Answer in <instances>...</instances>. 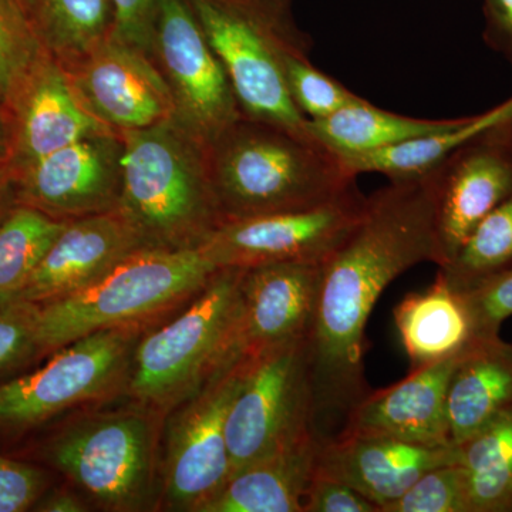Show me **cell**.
<instances>
[{"label": "cell", "instance_id": "10", "mask_svg": "<svg viewBox=\"0 0 512 512\" xmlns=\"http://www.w3.org/2000/svg\"><path fill=\"white\" fill-rule=\"evenodd\" d=\"M66 476L114 510L146 504L153 477V430L137 413L109 414L77 423L50 448Z\"/></svg>", "mask_w": 512, "mask_h": 512}, {"label": "cell", "instance_id": "26", "mask_svg": "<svg viewBox=\"0 0 512 512\" xmlns=\"http://www.w3.org/2000/svg\"><path fill=\"white\" fill-rule=\"evenodd\" d=\"M457 447L470 512H512V409Z\"/></svg>", "mask_w": 512, "mask_h": 512}, {"label": "cell", "instance_id": "33", "mask_svg": "<svg viewBox=\"0 0 512 512\" xmlns=\"http://www.w3.org/2000/svg\"><path fill=\"white\" fill-rule=\"evenodd\" d=\"M460 293L473 319L477 339L500 335L501 326L512 316V269Z\"/></svg>", "mask_w": 512, "mask_h": 512}, {"label": "cell", "instance_id": "29", "mask_svg": "<svg viewBox=\"0 0 512 512\" xmlns=\"http://www.w3.org/2000/svg\"><path fill=\"white\" fill-rule=\"evenodd\" d=\"M512 269V192L495 207L439 275L456 292Z\"/></svg>", "mask_w": 512, "mask_h": 512}, {"label": "cell", "instance_id": "1", "mask_svg": "<svg viewBox=\"0 0 512 512\" xmlns=\"http://www.w3.org/2000/svg\"><path fill=\"white\" fill-rule=\"evenodd\" d=\"M421 262L440 264L431 174L390 181L367 197L352 234L323 262L306 336L320 439L335 437L338 424L342 430L372 392L365 376L367 320L384 289Z\"/></svg>", "mask_w": 512, "mask_h": 512}, {"label": "cell", "instance_id": "8", "mask_svg": "<svg viewBox=\"0 0 512 512\" xmlns=\"http://www.w3.org/2000/svg\"><path fill=\"white\" fill-rule=\"evenodd\" d=\"M150 55L174 103V123L202 146L242 117L224 66L187 0H154Z\"/></svg>", "mask_w": 512, "mask_h": 512}, {"label": "cell", "instance_id": "40", "mask_svg": "<svg viewBox=\"0 0 512 512\" xmlns=\"http://www.w3.org/2000/svg\"><path fill=\"white\" fill-rule=\"evenodd\" d=\"M9 157V130L5 117L0 113V164H5Z\"/></svg>", "mask_w": 512, "mask_h": 512}, {"label": "cell", "instance_id": "39", "mask_svg": "<svg viewBox=\"0 0 512 512\" xmlns=\"http://www.w3.org/2000/svg\"><path fill=\"white\" fill-rule=\"evenodd\" d=\"M39 511L46 512H83L87 511L86 505L77 495L70 491L60 490L50 494L46 500L39 504Z\"/></svg>", "mask_w": 512, "mask_h": 512}, {"label": "cell", "instance_id": "22", "mask_svg": "<svg viewBox=\"0 0 512 512\" xmlns=\"http://www.w3.org/2000/svg\"><path fill=\"white\" fill-rule=\"evenodd\" d=\"M322 439L311 434L235 471L201 512H303Z\"/></svg>", "mask_w": 512, "mask_h": 512}, {"label": "cell", "instance_id": "12", "mask_svg": "<svg viewBox=\"0 0 512 512\" xmlns=\"http://www.w3.org/2000/svg\"><path fill=\"white\" fill-rule=\"evenodd\" d=\"M248 365L249 357H242L224 367L174 420L164 471L171 507L201 512L231 477L225 423Z\"/></svg>", "mask_w": 512, "mask_h": 512}, {"label": "cell", "instance_id": "37", "mask_svg": "<svg viewBox=\"0 0 512 512\" xmlns=\"http://www.w3.org/2000/svg\"><path fill=\"white\" fill-rule=\"evenodd\" d=\"M114 32L131 45L150 53L154 0H111Z\"/></svg>", "mask_w": 512, "mask_h": 512}, {"label": "cell", "instance_id": "35", "mask_svg": "<svg viewBox=\"0 0 512 512\" xmlns=\"http://www.w3.org/2000/svg\"><path fill=\"white\" fill-rule=\"evenodd\" d=\"M45 487L42 471L0 456V512L28 510Z\"/></svg>", "mask_w": 512, "mask_h": 512}, {"label": "cell", "instance_id": "15", "mask_svg": "<svg viewBox=\"0 0 512 512\" xmlns=\"http://www.w3.org/2000/svg\"><path fill=\"white\" fill-rule=\"evenodd\" d=\"M120 133L97 134L13 171L25 205L62 221L117 210L123 183Z\"/></svg>", "mask_w": 512, "mask_h": 512}, {"label": "cell", "instance_id": "2", "mask_svg": "<svg viewBox=\"0 0 512 512\" xmlns=\"http://www.w3.org/2000/svg\"><path fill=\"white\" fill-rule=\"evenodd\" d=\"M204 151L222 224L313 207L356 187L335 151L266 121L239 117Z\"/></svg>", "mask_w": 512, "mask_h": 512}, {"label": "cell", "instance_id": "23", "mask_svg": "<svg viewBox=\"0 0 512 512\" xmlns=\"http://www.w3.org/2000/svg\"><path fill=\"white\" fill-rule=\"evenodd\" d=\"M394 322L412 370L461 355L480 340L463 296L440 275L396 306Z\"/></svg>", "mask_w": 512, "mask_h": 512}, {"label": "cell", "instance_id": "25", "mask_svg": "<svg viewBox=\"0 0 512 512\" xmlns=\"http://www.w3.org/2000/svg\"><path fill=\"white\" fill-rule=\"evenodd\" d=\"M457 119L427 120L403 116L362 99L326 119L309 121L315 140L336 154L367 153L439 133Z\"/></svg>", "mask_w": 512, "mask_h": 512}, {"label": "cell", "instance_id": "11", "mask_svg": "<svg viewBox=\"0 0 512 512\" xmlns=\"http://www.w3.org/2000/svg\"><path fill=\"white\" fill-rule=\"evenodd\" d=\"M134 330H99L74 340L46 366L0 386V423L29 426L109 393L128 363Z\"/></svg>", "mask_w": 512, "mask_h": 512}, {"label": "cell", "instance_id": "24", "mask_svg": "<svg viewBox=\"0 0 512 512\" xmlns=\"http://www.w3.org/2000/svg\"><path fill=\"white\" fill-rule=\"evenodd\" d=\"M504 121H512V96L500 106L478 116L460 117L453 126L439 133L414 138L382 150L339 154V157L356 177L359 174L375 173L384 175L390 181L414 180L426 177L458 147Z\"/></svg>", "mask_w": 512, "mask_h": 512}, {"label": "cell", "instance_id": "9", "mask_svg": "<svg viewBox=\"0 0 512 512\" xmlns=\"http://www.w3.org/2000/svg\"><path fill=\"white\" fill-rule=\"evenodd\" d=\"M366 201L353 187L313 207L224 222L200 248L217 268L325 262L352 234Z\"/></svg>", "mask_w": 512, "mask_h": 512}, {"label": "cell", "instance_id": "14", "mask_svg": "<svg viewBox=\"0 0 512 512\" xmlns=\"http://www.w3.org/2000/svg\"><path fill=\"white\" fill-rule=\"evenodd\" d=\"M440 264H450L512 192V121L488 128L431 171Z\"/></svg>", "mask_w": 512, "mask_h": 512}, {"label": "cell", "instance_id": "16", "mask_svg": "<svg viewBox=\"0 0 512 512\" xmlns=\"http://www.w3.org/2000/svg\"><path fill=\"white\" fill-rule=\"evenodd\" d=\"M6 104L12 110L6 161L12 173L83 138L113 131L86 110L62 63L45 49Z\"/></svg>", "mask_w": 512, "mask_h": 512}, {"label": "cell", "instance_id": "30", "mask_svg": "<svg viewBox=\"0 0 512 512\" xmlns=\"http://www.w3.org/2000/svg\"><path fill=\"white\" fill-rule=\"evenodd\" d=\"M286 83L296 109L309 121L326 119L360 99L348 87L313 66L309 55L289 57Z\"/></svg>", "mask_w": 512, "mask_h": 512}, {"label": "cell", "instance_id": "19", "mask_svg": "<svg viewBox=\"0 0 512 512\" xmlns=\"http://www.w3.org/2000/svg\"><path fill=\"white\" fill-rule=\"evenodd\" d=\"M146 247L119 210L69 221L19 298L36 303L62 298Z\"/></svg>", "mask_w": 512, "mask_h": 512}, {"label": "cell", "instance_id": "18", "mask_svg": "<svg viewBox=\"0 0 512 512\" xmlns=\"http://www.w3.org/2000/svg\"><path fill=\"white\" fill-rule=\"evenodd\" d=\"M323 262H274L245 268L239 350L256 357L306 338L315 316Z\"/></svg>", "mask_w": 512, "mask_h": 512}, {"label": "cell", "instance_id": "3", "mask_svg": "<svg viewBox=\"0 0 512 512\" xmlns=\"http://www.w3.org/2000/svg\"><path fill=\"white\" fill-rule=\"evenodd\" d=\"M117 210L147 247L195 248L222 224L204 146L173 120L123 131Z\"/></svg>", "mask_w": 512, "mask_h": 512}, {"label": "cell", "instance_id": "13", "mask_svg": "<svg viewBox=\"0 0 512 512\" xmlns=\"http://www.w3.org/2000/svg\"><path fill=\"white\" fill-rule=\"evenodd\" d=\"M62 66L86 110L116 133L173 119V97L153 57L114 28L86 55Z\"/></svg>", "mask_w": 512, "mask_h": 512}, {"label": "cell", "instance_id": "38", "mask_svg": "<svg viewBox=\"0 0 512 512\" xmlns=\"http://www.w3.org/2000/svg\"><path fill=\"white\" fill-rule=\"evenodd\" d=\"M484 40L512 66V0H483Z\"/></svg>", "mask_w": 512, "mask_h": 512}, {"label": "cell", "instance_id": "6", "mask_svg": "<svg viewBox=\"0 0 512 512\" xmlns=\"http://www.w3.org/2000/svg\"><path fill=\"white\" fill-rule=\"evenodd\" d=\"M244 271L218 269L187 311L138 343L131 377L137 399L156 406L177 402L244 357L239 350Z\"/></svg>", "mask_w": 512, "mask_h": 512}, {"label": "cell", "instance_id": "4", "mask_svg": "<svg viewBox=\"0 0 512 512\" xmlns=\"http://www.w3.org/2000/svg\"><path fill=\"white\" fill-rule=\"evenodd\" d=\"M224 66L241 114L313 137L286 83L289 57L311 42L293 18L291 0H187Z\"/></svg>", "mask_w": 512, "mask_h": 512}, {"label": "cell", "instance_id": "27", "mask_svg": "<svg viewBox=\"0 0 512 512\" xmlns=\"http://www.w3.org/2000/svg\"><path fill=\"white\" fill-rule=\"evenodd\" d=\"M67 222L29 205L10 212L0 224V302L19 298Z\"/></svg>", "mask_w": 512, "mask_h": 512}, {"label": "cell", "instance_id": "28", "mask_svg": "<svg viewBox=\"0 0 512 512\" xmlns=\"http://www.w3.org/2000/svg\"><path fill=\"white\" fill-rule=\"evenodd\" d=\"M113 28L111 0H39L37 39L62 64L86 55Z\"/></svg>", "mask_w": 512, "mask_h": 512}, {"label": "cell", "instance_id": "36", "mask_svg": "<svg viewBox=\"0 0 512 512\" xmlns=\"http://www.w3.org/2000/svg\"><path fill=\"white\" fill-rule=\"evenodd\" d=\"M303 512H380L355 488L316 471L306 491Z\"/></svg>", "mask_w": 512, "mask_h": 512}, {"label": "cell", "instance_id": "34", "mask_svg": "<svg viewBox=\"0 0 512 512\" xmlns=\"http://www.w3.org/2000/svg\"><path fill=\"white\" fill-rule=\"evenodd\" d=\"M40 303L25 299L0 302V370L36 348Z\"/></svg>", "mask_w": 512, "mask_h": 512}, {"label": "cell", "instance_id": "31", "mask_svg": "<svg viewBox=\"0 0 512 512\" xmlns=\"http://www.w3.org/2000/svg\"><path fill=\"white\" fill-rule=\"evenodd\" d=\"M382 512H470L463 466L451 463L431 468Z\"/></svg>", "mask_w": 512, "mask_h": 512}, {"label": "cell", "instance_id": "20", "mask_svg": "<svg viewBox=\"0 0 512 512\" xmlns=\"http://www.w3.org/2000/svg\"><path fill=\"white\" fill-rule=\"evenodd\" d=\"M461 356L410 370L399 383L370 392L349 413L339 434H380L413 443L451 444L447 392Z\"/></svg>", "mask_w": 512, "mask_h": 512}, {"label": "cell", "instance_id": "32", "mask_svg": "<svg viewBox=\"0 0 512 512\" xmlns=\"http://www.w3.org/2000/svg\"><path fill=\"white\" fill-rule=\"evenodd\" d=\"M42 50L25 13L10 0H0V100H9Z\"/></svg>", "mask_w": 512, "mask_h": 512}, {"label": "cell", "instance_id": "42", "mask_svg": "<svg viewBox=\"0 0 512 512\" xmlns=\"http://www.w3.org/2000/svg\"><path fill=\"white\" fill-rule=\"evenodd\" d=\"M0 192H2V178H0Z\"/></svg>", "mask_w": 512, "mask_h": 512}, {"label": "cell", "instance_id": "41", "mask_svg": "<svg viewBox=\"0 0 512 512\" xmlns=\"http://www.w3.org/2000/svg\"><path fill=\"white\" fill-rule=\"evenodd\" d=\"M10 2L15 3L16 6L20 10H22L23 13H25L26 5H28V0H10Z\"/></svg>", "mask_w": 512, "mask_h": 512}, {"label": "cell", "instance_id": "7", "mask_svg": "<svg viewBox=\"0 0 512 512\" xmlns=\"http://www.w3.org/2000/svg\"><path fill=\"white\" fill-rule=\"evenodd\" d=\"M225 434L231 474L316 434L306 338L249 357Z\"/></svg>", "mask_w": 512, "mask_h": 512}, {"label": "cell", "instance_id": "17", "mask_svg": "<svg viewBox=\"0 0 512 512\" xmlns=\"http://www.w3.org/2000/svg\"><path fill=\"white\" fill-rule=\"evenodd\" d=\"M458 460L460 451L451 444L413 443L380 434H339L320 443L316 471L355 488L382 512L431 468Z\"/></svg>", "mask_w": 512, "mask_h": 512}, {"label": "cell", "instance_id": "5", "mask_svg": "<svg viewBox=\"0 0 512 512\" xmlns=\"http://www.w3.org/2000/svg\"><path fill=\"white\" fill-rule=\"evenodd\" d=\"M200 247L138 249L96 281L40 306L36 348H64L200 292L218 271Z\"/></svg>", "mask_w": 512, "mask_h": 512}, {"label": "cell", "instance_id": "21", "mask_svg": "<svg viewBox=\"0 0 512 512\" xmlns=\"http://www.w3.org/2000/svg\"><path fill=\"white\" fill-rule=\"evenodd\" d=\"M510 409L512 343L500 335L477 340L458 360L448 386L450 443L460 446Z\"/></svg>", "mask_w": 512, "mask_h": 512}]
</instances>
